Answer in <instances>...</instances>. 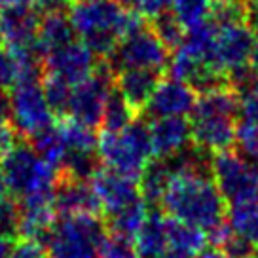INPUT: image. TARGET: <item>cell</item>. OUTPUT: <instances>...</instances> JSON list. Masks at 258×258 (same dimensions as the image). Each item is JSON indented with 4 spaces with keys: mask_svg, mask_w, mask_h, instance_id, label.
<instances>
[{
    "mask_svg": "<svg viewBox=\"0 0 258 258\" xmlns=\"http://www.w3.org/2000/svg\"><path fill=\"white\" fill-rule=\"evenodd\" d=\"M211 173H177L161 200L163 213L169 218L202 228L215 234L226 224V200Z\"/></svg>",
    "mask_w": 258,
    "mask_h": 258,
    "instance_id": "6da1fadb",
    "label": "cell"
},
{
    "mask_svg": "<svg viewBox=\"0 0 258 258\" xmlns=\"http://www.w3.org/2000/svg\"><path fill=\"white\" fill-rule=\"evenodd\" d=\"M69 19L76 36L99 57H110L129 31L145 25L139 14L114 0H76L69 6Z\"/></svg>",
    "mask_w": 258,
    "mask_h": 258,
    "instance_id": "7a4b0ae2",
    "label": "cell"
},
{
    "mask_svg": "<svg viewBox=\"0 0 258 258\" xmlns=\"http://www.w3.org/2000/svg\"><path fill=\"white\" fill-rule=\"evenodd\" d=\"M239 97L228 84L202 93L190 114L192 143L203 152H224L235 145Z\"/></svg>",
    "mask_w": 258,
    "mask_h": 258,
    "instance_id": "3957f363",
    "label": "cell"
},
{
    "mask_svg": "<svg viewBox=\"0 0 258 258\" xmlns=\"http://www.w3.org/2000/svg\"><path fill=\"white\" fill-rule=\"evenodd\" d=\"M97 154L106 169L139 178L154 158L150 125L133 120L121 131L103 129L97 141Z\"/></svg>",
    "mask_w": 258,
    "mask_h": 258,
    "instance_id": "277c9868",
    "label": "cell"
},
{
    "mask_svg": "<svg viewBox=\"0 0 258 258\" xmlns=\"http://www.w3.org/2000/svg\"><path fill=\"white\" fill-rule=\"evenodd\" d=\"M0 175L6 192L19 200L55 190L59 182V171L42 160L29 143H16L2 154Z\"/></svg>",
    "mask_w": 258,
    "mask_h": 258,
    "instance_id": "5b68a950",
    "label": "cell"
},
{
    "mask_svg": "<svg viewBox=\"0 0 258 258\" xmlns=\"http://www.w3.org/2000/svg\"><path fill=\"white\" fill-rule=\"evenodd\" d=\"M106 226L99 215L59 217L44 239L48 258H99Z\"/></svg>",
    "mask_w": 258,
    "mask_h": 258,
    "instance_id": "8992f818",
    "label": "cell"
},
{
    "mask_svg": "<svg viewBox=\"0 0 258 258\" xmlns=\"http://www.w3.org/2000/svg\"><path fill=\"white\" fill-rule=\"evenodd\" d=\"M211 177L230 205L258 198V165L234 150L215 154Z\"/></svg>",
    "mask_w": 258,
    "mask_h": 258,
    "instance_id": "52a82bcc",
    "label": "cell"
},
{
    "mask_svg": "<svg viewBox=\"0 0 258 258\" xmlns=\"http://www.w3.org/2000/svg\"><path fill=\"white\" fill-rule=\"evenodd\" d=\"M110 69L114 73L127 69H145L160 73L169 64V49L156 36L152 27L141 25L129 31L112 51Z\"/></svg>",
    "mask_w": 258,
    "mask_h": 258,
    "instance_id": "ba28073f",
    "label": "cell"
},
{
    "mask_svg": "<svg viewBox=\"0 0 258 258\" xmlns=\"http://www.w3.org/2000/svg\"><path fill=\"white\" fill-rule=\"evenodd\" d=\"M44 89L38 82H17L10 93V123L16 133L32 139L53 123Z\"/></svg>",
    "mask_w": 258,
    "mask_h": 258,
    "instance_id": "9c48e42d",
    "label": "cell"
},
{
    "mask_svg": "<svg viewBox=\"0 0 258 258\" xmlns=\"http://www.w3.org/2000/svg\"><path fill=\"white\" fill-rule=\"evenodd\" d=\"M114 91V74L108 64H99L88 80L76 84L67 116L82 125L95 129L103 123L105 106Z\"/></svg>",
    "mask_w": 258,
    "mask_h": 258,
    "instance_id": "30bf717a",
    "label": "cell"
},
{
    "mask_svg": "<svg viewBox=\"0 0 258 258\" xmlns=\"http://www.w3.org/2000/svg\"><path fill=\"white\" fill-rule=\"evenodd\" d=\"M254 48H256V34L247 23L217 27L213 63L220 73H226L228 78L230 73L250 64Z\"/></svg>",
    "mask_w": 258,
    "mask_h": 258,
    "instance_id": "8fae6325",
    "label": "cell"
},
{
    "mask_svg": "<svg viewBox=\"0 0 258 258\" xmlns=\"http://www.w3.org/2000/svg\"><path fill=\"white\" fill-rule=\"evenodd\" d=\"M99 202V209L110 218L139 202H145L139 188V178L121 175L110 169H99L89 180Z\"/></svg>",
    "mask_w": 258,
    "mask_h": 258,
    "instance_id": "7c38bea8",
    "label": "cell"
},
{
    "mask_svg": "<svg viewBox=\"0 0 258 258\" xmlns=\"http://www.w3.org/2000/svg\"><path fill=\"white\" fill-rule=\"evenodd\" d=\"M97 55L82 40H74L63 48L51 51L44 59V69L49 76H57L61 80L76 86L88 80L97 71Z\"/></svg>",
    "mask_w": 258,
    "mask_h": 258,
    "instance_id": "4fadbf2b",
    "label": "cell"
},
{
    "mask_svg": "<svg viewBox=\"0 0 258 258\" xmlns=\"http://www.w3.org/2000/svg\"><path fill=\"white\" fill-rule=\"evenodd\" d=\"M198 101V93L188 84L177 78L160 80L150 101L143 108L152 120L160 118H186L190 116Z\"/></svg>",
    "mask_w": 258,
    "mask_h": 258,
    "instance_id": "5bb4252c",
    "label": "cell"
},
{
    "mask_svg": "<svg viewBox=\"0 0 258 258\" xmlns=\"http://www.w3.org/2000/svg\"><path fill=\"white\" fill-rule=\"evenodd\" d=\"M55 190L34 194L19 203V232L25 239L44 241L57 220Z\"/></svg>",
    "mask_w": 258,
    "mask_h": 258,
    "instance_id": "9a60e30c",
    "label": "cell"
},
{
    "mask_svg": "<svg viewBox=\"0 0 258 258\" xmlns=\"http://www.w3.org/2000/svg\"><path fill=\"white\" fill-rule=\"evenodd\" d=\"M40 19L34 4L0 10V38L8 49L31 46L36 42Z\"/></svg>",
    "mask_w": 258,
    "mask_h": 258,
    "instance_id": "2e32d148",
    "label": "cell"
},
{
    "mask_svg": "<svg viewBox=\"0 0 258 258\" xmlns=\"http://www.w3.org/2000/svg\"><path fill=\"white\" fill-rule=\"evenodd\" d=\"M154 158L169 160L180 154L192 143L190 120L186 118H160L150 123Z\"/></svg>",
    "mask_w": 258,
    "mask_h": 258,
    "instance_id": "e0dca14e",
    "label": "cell"
},
{
    "mask_svg": "<svg viewBox=\"0 0 258 258\" xmlns=\"http://www.w3.org/2000/svg\"><path fill=\"white\" fill-rule=\"evenodd\" d=\"M55 211L59 217L99 215V202L86 180L61 177L55 186Z\"/></svg>",
    "mask_w": 258,
    "mask_h": 258,
    "instance_id": "ac0fdd59",
    "label": "cell"
},
{
    "mask_svg": "<svg viewBox=\"0 0 258 258\" xmlns=\"http://www.w3.org/2000/svg\"><path fill=\"white\" fill-rule=\"evenodd\" d=\"M160 73L145 69H127L116 73L114 88L135 110H143L160 84Z\"/></svg>",
    "mask_w": 258,
    "mask_h": 258,
    "instance_id": "d6986e66",
    "label": "cell"
},
{
    "mask_svg": "<svg viewBox=\"0 0 258 258\" xmlns=\"http://www.w3.org/2000/svg\"><path fill=\"white\" fill-rule=\"evenodd\" d=\"M139 258H163L169 250L167 241V217L158 211H150L143 228L135 237Z\"/></svg>",
    "mask_w": 258,
    "mask_h": 258,
    "instance_id": "ffe728a7",
    "label": "cell"
},
{
    "mask_svg": "<svg viewBox=\"0 0 258 258\" xmlns=\"http://www.w3.org/2000/svg\"><path fill=\"white\" fill-rule=\"evenodd\" d=\"M74 40H76V32L69 16H64L63 12H46V16H42L36 44L44 53V59L51 51L63 48Z\"/></svg>",
    "mask_w": 258,
    "mask_h": 258,
    "instance_id": "44dd1931",
    "label": "cell"
},
{
    "mask_svg": "<svg viewBox=\"0 0 258 258\" xmlns=\"http://www.w3.org/2000/svg\"><path fill=\"white\" fill-rule=\"evenodd\" d=\"M167 241L169 250L194 258L207 249V232L167 217Z\"/></svg>",
    "mask_w": 258,
    "mask_h": 258,
    "instance_id": "7402d4cb",
    "label": "cell"
},
{
    "mask_svg": "<svg viewBox=\"0 0 258 258\" xmlns=\"http://www.w3.org/2000/svg\"><path fill=\"white\" fill-rule=\"evenodd\" d=\"M173 180V169L169 161L156 158L145 167L139 177V188L141 196L146 203H161L163 196Z\"/></svg>",
    "mask_w": 258,
    "mask_h": 258,
    "instance_id": "603a6c76",
    "label": "cell"
},
{
    "mask_svg": "<svg viewBox=\"0 0 258 258\" xmlns=\"http://www.w3.org/2000/svg\"><path fill=\"white\" fill-rule=\"evenodd\" d=\"M226 222L234 234L241 235L254 247H258V198L237 205H230Z\"/></svg>",
    "mask_w": 258,
    "mask_h": 258,
    "instance_id": "cb8c5ba5",
    "label": "cell"
},
{
    "mask_svg": "<svg viewBox=\"0 0 258 258\" xmlns=\"http://www.w3.org/2000/svg\"><path fill=\"white\" fill-rule=\"evenodd\" d=\"M61 139L67 154H80V152H97V137L93 129L88 125H82L78 121L67 118L64 121L57 123ZM64 154V156H67Z\"/></svg>",
    "mask_w": 258,
    "mask_h": 258,
    "instance_id": "d4e9b609",
    "label": "cell"
},
{
    "mask_svg": "<svg viewBox=\"0 0 258 258\" xmlns=\"http://www.w3.org/2000/svg\"><path fill=\"white\" fill-rule=\"evenodd\" d=\"M31 146L36 150V154L40 156L42 160L49 163L53 169L61 171L64 163V145L63 139H61V133H59V127L57 125H51L46 131H42L38 135H34L31 139Z\"/></svg>",
    "mask_w": 258,
    "mask_h": 258,
    "instance_id": "484cf974",
    "label": "cell"
},
{
    "mask_svg": "<svg viewBox=\"0 0 258 258\" xmlns=\"http://www.w3.org/2000/svg\"><path fill=\"white\" fill-rule=\"evenodd\" d=\"M215 0H173L171 12L186 31L207 23Z\"/></svg>",
    "mask_w": 258,
    "mask_h": 258,
    "instance_id": "4316f807",
    "label": "cell"
},
{
    "mask_svg": "<svg viewBox=\"0 0 258 258\" xmlns=\"http://www.w3.org/2000/svg\"><path fill=\"white\" fill-rule=\"evenodd\" d=\"M150 211L146 209V202H139L135 205L127 207L125 211H121L118 215L108 218V228L110 232L116 235H123L129 239H135L139 234V230L143 228L146 217Z\"/></svg>",
    "mask_w": 258,
    "mask_h": 258,
    "instance_id": "83f0119b",
    "label": "cell"
},
{
    "mask_svg": "<svg viewBox=\"0 0 258 258\" xmlns=\"http://www.w3.org/2000/svg\"><path fill=\"white\" fill-rule=\"evenodd\" d=\"M133 120H135V108L129 105L114 88L112 95L108 97V103L105 106L103 123H101L103 129L105 131H121V129L127 127Z\"/></svg>",
    "mask_w": 258,
    "mask_h": 258,
    "instance_id": "f1b7e54d",
    "label": "cell"
},
{
    "mask_svg": "<svg viewBox=\"0 0 258 258\" xmlns=\"http://www.w3.org/2000/svg\"><path fill=\"white\" fill-rule=\"evenodd\" d=\"M152 31L165 44L167 49H177L186 36V29L180 25L177 17L173 16V12H165L152 19Z\"/></svg>",
    "mask_w": 258,
    "mask_h": 258,
    "instance_id": "f546056e",
    "label": "cell"
},
{
    "mask_svg": "<svg viewBox=\"0 0 258 258\" xmlns=\"http://www.w3.org/2000/svg\"><path fill=\"white\" fill-rule=\"evenodd\" d=\"M73 88L69 82L61 80L57 76H46V80L42 84V89H44V95H46V101H48L51 112L59 116V114H67V108H69V103H71V97H73Z\"/></svg>",
    "mask_w": 258,
    "mask_h": 258,
    "instance_id": "4dcf8cb0",
    "label": "cell"
},
{
    "mask_svg": "<svg viewBox=\"0 0 258 258\" xmlns=\"http://www.w3.org/2000/svg\"><path fill=\"white\" fill-rule=\"evenodd\" d=\"M99 258H139L135 239H129V237L116 234L106 235Z\"/></svg>",
    "mask_w": 258,
    "mask_h": 258,
    "instance_id": "1f68e13d",
    "label": "cell"
},
{
    "mask_svg": "<svg viewBox=\"0 0 258 258\" xmlns=\"http://www.w3.org/2000/svg\"><path fill=\"white\" fill-rule=\"evenodd\" d=\"M235 146H237V152L245 156L247 160L258 161V127L256 125H250V123H237L235 129Z\"/></svg>",
    "mask_w": 258,
    "mask_h": 258,
    "instance_id": "d6a6232c",
    "label": "cell"
},
{
    "mask_svg": "<svg viewBox=\"0 0 258 258\" xmlns=\"http://www.w3.org/2000/svg\"><path fill=\"white\" fill-rule=\"evenodd\" d=\"M0 230L12 237L19 232V205L10 194L0 196Z\"/></svg>",
    "mask_w": 258,
    "mask_h": 258,
    "instance_id": "836d02e7",
    "label": "cell"
},
{
    "mask_svg": "<svg viewBox=\"0 0 258 258\" xmlns=\"http://www.w3.org/2000/svg\"><path fill=\"white\" fill-rule=\"evenodd\" d=\"M17 84V63L14 53L0 44V93H6Z\"/></svg>",
    "mask_w": 258,
    "mask_h": 258,
    "instance_id": "e575fe53",
    "label": "cell"
},
{
    "mask_svg": "<svg viewBox=\"0 0 258 258\" xmlns=\"http://www.w3.org/2000/svg\"><path fill=\"white\" fill-rule=\"evenodd\" d=\"M10 258H48V252H46V247L42 241L21 237L17 243H14Z\"/></svg>",
    "mask_w": 258,
    "mask_h": 258,
    "instance_id": "d590c367",
    "label": "cell"
},
{
    "mask_svg": "<svg viewBox=\"0 0 258 258\" xmlns=\"http://www.w3.org/2000/svg\"><path fill=\"white\" fill-rule=\"evenodd\" d=\"M173 6V0H137L135 8L141 17H148V19H156L158 16L169 12Z\"/></svg>",
    "mask_w": 258,
    "mask_h": 258,
    "instance_id": "8d00e7d4",
    "label": "cell"
},
{
    "mask_svg": "<svg viewBox=\"0 0 258 258\" xmlns=\"http://www.w3.org/2000/svg\"><path fill=\"white\" fill-rule=\"evenodd\" d=\"M237 116H239V121H243V123H250V125L258 127V91L239 99Z\"/></svg>",
    "mask_w": 258,
    "mask_h": 258,
    "instance_id": "74e56055",
    "label": "cell"
},
{
    "mask_svg": "<svg viewBox=\"0 0 258 258\" xmlns=\"http://www.w3.org/2000/svg\"><path fill=\"white\" fill-rule=\"evenodd\" d=\"M14 145H16V131L12 127L10 120L0 116V156Z\"/></svg>",
    "mask_w": 258,
    "mask_h": 258,
    "instance_id": "f35d334b",
    "label": "cell"
},
{
    "mask_svg": "<svg viewBox=\"0 0 258 258\" xmlns=\"http://www.w3.org/2000/svg\"><path fill=\"white\" fill-rule=\"evenodd\" d=\"M245 2V12H247V25L258 38V0H243Z\"/></svg>",
    "mask_w": 258,
    "mask_h": 258,
    "instance_id": "ab89813d",
    "label": "cell"
},
{
    "mask_svg": "<svg viewBox=\"0 0 258 258\" xmlns=\"http://www.w3.org/2000/svg\"><path fill=\"white\" fill-rule=\"evenodd\" d=\"M34 4L46 12H61L63 8L71 6L73 0H34Z\"/></svg>",
    "mask_w": 258,
    "mask_h": 258,
    "instance_id": "60d3db41",
    "label": "cell"
},
{
    "mask_svg": "<svg viewBox=\"0 0 258 258\" xmlns=\"http://www.w3.org/2000/svg\"><path fill=\"white\" fill-rule=\"evenodd\" d=\"M12 249H14V237L0 230V258H10Z\"/></svg>",
    "mask_w": 258,
    "mask_h": 258,
    "instance_id": "b9f144b4",
    "label": "cell"
},
{
    "mask_svg": "<svg viewBox=\"0 0 258 258\" xmlns=\"http://www.w3.org/2000/svg\"><path fill=\"white\" fill-rule=\"evenodd\" d=\"M198 258H228V256L218 247H211V249L203 250L202 254H198Z\"/></svg>",
    "mask_w": 258,
    "mask_h": 258,
    "instance_id": "7bdbcfd3",
    "label": "cell"
},
{
    "mask_svg": "<svg viewBox=\"0 0 258 258\" xmlns=\"http://www.w3.org/2000/svg\"><path fill=\"white\" fill-rule=\"evenodd\" d=\"M23 4H34V0H0V10L10 8V6H23Z\"/></svg>",
    "mask_w": 258,
    "mask_h": 258,
    "instance_id": "ee69618b",
    "label": "cell"
},
{
    "mask_svg": "<svg viewBox=\"0 0 258 258\" xmlns=\"http://www.w3.org/2000/svg\"><path fill=\"white\" fill-rule=\"evenodd\" d=\"M116 4H120L121 8H135V4H137V0H114Z\"/></svg>",
    "mask_w": 258,
    "mask_h": 258,
    "instance_id": "f6af8a7d",
    "label": "cell"
},
{
    "mask_svg": "<svg viewBox=\"0 0 258 258\" xmlns=\"http://www.w3.org/2000/svg\"><path fill=\"white\" fill-rule=\"evenodd\" d=\"M163 258H192V256H186V254H180V252H173V250H167Z\"/></svg>",
    "mask_w": 258,
    "mask_h": 258,
    "instance_id": "bcb514c9",
    "label": "cell"
},
{
    "mask_svg": "<svg viewBox=\"0 0 258 258\" xmlns=\"http://www.w3.org/2000/svg\"><path fill=\"white\" fill-rule=\"evenodd\" d=\"M250 63H252V67L258 71V38H256V48H254V53H252V61H250Z\"/></svg>",
    "mask_w": 258,
    "mask_h": 258,
    "instance_id": "7dc6e473",
    "label": "cell"
},
{
    "mask_svg": "<svg viewBox=\"0 0 258 258\" xmlns=\"http://www.w3.org/2000/svg\"><path fill=\"white\" fill-rule=\"evenodd\" d=\"M4 194H8V192H6V188H4V182H2V175H0V196H4Z\"/></svg>",
    "mask_w": 258,
    "mask_h": 258,
    "instance_id": "c3c4849f",
    "label": "cell"
},
{
    "mask_svg": "<svg viewBox=\"0 0 258 258\" xmlns=\"http://www.w3.org/2000/svg\"><path fill=\"white\" fill-rule=\"evenodd\" d=\"M0 44H2V38H0Z\"/></svg>",
    "mask_w": 258,
    "mask_h": 258,
    "instance_id": "681fc988",
    "label": "cell"
}]
</instances>
